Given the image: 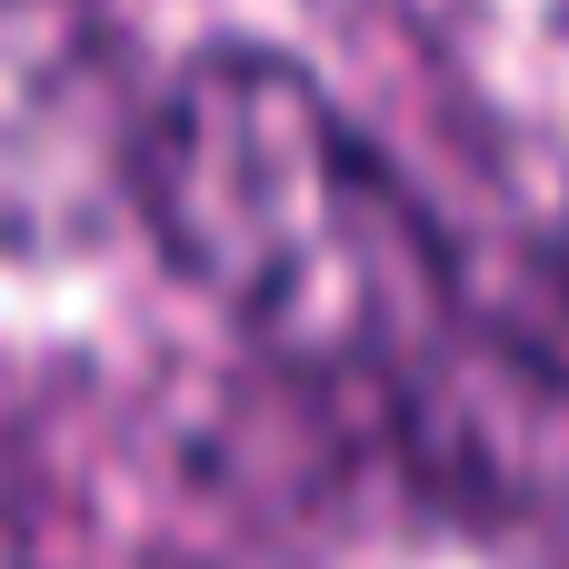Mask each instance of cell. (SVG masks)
<instances>
[{"instance_id": "2", "label": "cell", "mask_w": 569, "mask_h": 569, "mask_svg": "<svg viewBox=\"0 0 569 569\" xmlns=\"http://www.w3.org/2000/svg\"><path fill=\"white\" fill-rule=\"evenodd\" d=\"M150 100L110 0H0V250L60 260L140 220Z\"/></svg>"}, {"instance_id": "1", "label": "cell", "mask_w": 569, "mask_h": 569, "mask_svg": "<svg viewBox=\"0 0 569 569\" xmlns=\"http://www.w3.org/2000/svg\"><path fill=\"white\" fill-rule=\"evenodd\" d=\"M140 230L300 390L360 400L450 500L569 470V350L510 330L400 160L280 50H200L140 140Z\"/></svg>"}]
</instances>
